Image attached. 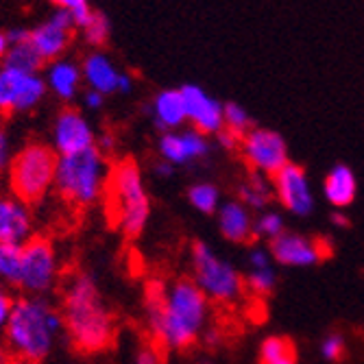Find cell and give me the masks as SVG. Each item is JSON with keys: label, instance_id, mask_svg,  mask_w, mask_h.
Here are the masks:
<instances>
[{"label": "cell", "instance_id": "cell-1", "mask_svg": "<svg viewBox=\"0 0 364 364\" xmlns=\"http://www.w3.org/2000/svg\"><path fill=\"white\" fill-rule=\"evenodd\" d=\"M144 312L155 345L164 349H188L208 325L210 299L188 277L171 286L151 282L146 286Z\"/></svg>", "mask_w": 364, "mask_h": 364}, {"label": "cell", "instance_id": "cell-2", "mask_svg": "<svg viewBox=\"0 0 364 364\" xmlns=\"http://www.w3.org/2000/svg\"><path fill=\"white\" fill-rule=\"evenodd\" d=\"M63 332L81 353H98L112 347L116 338V321L107 308L94 277L75 273L63 286L61 301Z\"/></svg>", "mask_w": 364, "mask_h": 364}, {"label": "cell", "instance_id": "cell-3", "mask_svg": "<svg viewBox=\"0 0 364 364\" xmlns=\"http://www.w3.org/2000/svg\"><path fill=\"white\" fill-rule=\"evenodd\" d=\"M3 332L9 355L40 364L53 353L57 338L63 332L61 310H57L46 296L26 294L14 304Z\"/></svg>", "mask_w": 364, "mask_h": 364}, {"label": "cell", "instance_id": "cell-4", "mask_svg": "<svg viewBox=\"0 0 364 364\" xmlns=\"http://www.w3.org/2000/svg\"><path fill=\"white\" fill-rule=\"evenodd\" d=\"M109 173L112 166L105 153L96 146L73 155H57L53 188L65 203L75 208H92L105 196Z\"/></svg>", "mask_w": 364, "mask_h": 364}, {"label": "cell", "instance_id": "cell-5", "mask_svg": "<svg viewBox=\"0 0 364 364\" xmlns=\"http://www.w3.org/2000/svg\"><path fill=\"white\" fill-rule=\"evenodd\" d=\"M105 196L114 225L127 238H138L151 218V196L134 159H122L112 166Z\"/></svg>", "mask_w": 364, "mask_h": 364}, {"label": "cell", "instance_id": "cell-6", "mask_svg": "<svg viewBox=\"0 0 364 364\" xmlns=\"http://www.w3.org/2000/svg\"><path fill=\"white\" fill-rule=\"evenodd\" d=\"M57 153L44 142H28L11 155L7 166L9 192L20 201L36 205L55 186Z\"/></svg>", "mask_w": 364, "mask_h": 364}, {"label": "cell", "instance_id": "cell-7", "mask_svg": "<svg viewBox=\"0 0 364 364\" xmlns=\"http://www.w3.org/2000/svg\"><path fill=\"white\" fill-rule=\"evenodd\" d=\"M192 282L216 304L236 301L245 290V275L201 240L192 245Z\"/></svg>", "mask_w": 364, "mask_h": 364}, {"label": "cell", "instance_id": "cell-8", "mask_svg": "<svg viewBox=\"0 0 364 364\" xmlns=\"http://www.w3.org/2000/svg\"><path fill=\"white\" fill-rule=\"evenodd\" d=\"M59 279V255L50 240L33 236L22 245L20 290L31 296H44Z\"/></svg>", "mask_w": 364, "mask_h": 364}, {"label": "cell", "instance_id": "cell-9", "mask_svg": "<svg viewBox=\"0 0 364 364\" xmlns=\"http://www.w3.org/2000/svg\"><path fill=\"white\" fill-rule=\"evenodd\" d=\"M48 94L42 73H24L0 63V116L28 114Z\"/></svg>", "mask_w": 364, "mask_h": 364}, {"label": "cell", "instance_id": "cell-10", "mask_svg": "<svg viewBox=\"0 0 364 364\" xmlns=\"http://www.w3.org/2000/svg\"><path fill=\"white\" fill-rule=\"evenodd\" d=\"M240 153L242 159L247 161V166L255 173L271 179L275 173H279L288 159V146L284 138L273 129H262L253 127L249 134L240 140Z\"/></svg>", "mask_w": 364, "mask_h": 364}, {"label": "cell", "instance_id": "cell-11", "mask_svg": "<svg viewBox=\"0 0 364 364\" xmlns=\"http://www.w3.org/2000/svg\"><path fill=\"white\" fill-rule=\"evenodd\" d=\"M269 253L279 267L306 269L327 259L332 249H329L325 238H312L296 234V231H282L277 238L269 240Z\"/></svg>", "mask_w": 364, "mask_h": 364}, {"label": "cell", "instance_id": "cell-12", "mask_svg": "<svg viewBox=\"0 0 364 364\" xmlns=\"http://www.w3.org/2000/svg\"><path fill=\"white\" fill-rule=\"evenodd\" d=\"M75 31L77 28L73 24L70 11L57 9L50 18L28 28V44L33 46V50L40 55V59L46 65L55 59H61L63 53L70 48Z\"/></svg>", "mask_w": 364, "mask_h": 364}, {"label": "cell", "instance_id": "cell-13", "mask_svg": "<svg viewBox=\"0 0 364 364\" xmlns=\"http://www.w3.org/2000/svg\"><path fill=\"white\" fill-rule=\"evenodd\" d=\"M273 194L279 205L294 216H310L314 210V194L310 188V179L304 166L299 164H286V166L271 177Z\"/></svg>", "mask_w": 364, "mask_h": 364}, {"label": "cell", "instance_id": "cell-14", "mask_svg": "<svg viewBox=\"0 0 364 364\" xmlns=\"http://www.w3.org/2000/svg\"><path fill=\"white\" fill-rule=\"evenodd\" d=\"M96 146V134L83 112L65 107L53 124V151L57 155H73Z\"/></svg>", "mask_w": 364, "mask_h": 364}, {"label": "cell", "instance_id": "cell-15", "mask_svg": "<svg viewBox=\"0 0 364 364\" xmlns=\"http://www.w3.org/2000/svg\"><path fill=\"white\" fill-rule=\"evenodd\" d=\"M181 90L183 105H186V116L188 122H192V129L198 134L208 136H218L225 129L223 122V103L216 101L214 96H210L201 85L186 83Z\"/></svg>", "mask_w": 364, "mask_h": 364}, {"label": "cell", "instance_id": "cell-16", "mask_svg": "<svg viewBox=\"0 0 364 364\" xmlns=\"http://www.w3.org/2000/svg\"><path fill=\"white\" fill-rule=\"evenodd\" d=\"M157 151L159 159L168 161L171 166H188V164L208 157L210 142L203 134H198L194 129H177L161 134Z\"/></svg>", "mask_w": 364, "mask_h": 364}, {"label": "cell", "instance_id": "cell-17", "mask_svg": "<svg viewBox=\"0 0 364 364\" xmlns=\"http://www.w3.org/2000/svg\"><path fill=\"white\" fill-rule=\"evenodd\" d=\"M36 236L31 205L14 194H0V242L26 245Z\"/></svg>", "mask_w": 364, "mask_h": 364}, {"label": "cell", "instance_id": "cell-18", "mask_svg": "<svg viewBox=\"0 0 364 364\" xmlns=\"http://www.w3.org/2000/svg\"><path fill=\"white\" fill-rule=\"evenodd\" d=\"M44 81L55 98L63 103H73L83 87L81 63L68 57L55 59L44 65Z\"/></svg>", "mask_w": 364, "mask_h": 364}, {"label": "cell", "instance_id": "cell-19", "mask_svg": "<svg viewBox=\"0 0 364 364\" xmlns=\"http://www.w3.org/2000/svg\"><path fill=\"white\" fill-rule=\"evenodd\" d=\"M81 73H83V83L90 90L101 92L103 96L118 94V81H120V70L118 65L112 61V57L103 50H92L83 57L81 61Z\"/></svg>", "mask_w": 364, "mask_h": 364}, {"label": "cell", "instance_id": "cell-20", "mask_svg": "<svg viewBox=\"0 0 364 364\" xmlns=\"http://www.w3.org/2000/svg\"><path fill=\"white\" fill-rule=\"evenodd\" d=\"M218 231L220 236L231 245H249L255 240L253 234V216L251 210L245 208L240 201H227L220 203L218 212Z\"/></svg>", "mask_w": 364, "mask_h": 364}, {"label": "cell", "instance_id": "cell-21", "mask_svg": "<svg viewBox=\"0 0 364 364\" xmlns=\"http://www.w3.org/2000/svg\"><path fill=\"white\" fill-rule=\"evenodd\" d=\"M151 118H153L155 127H159L164 134L181 129L183 122H188L181 90L157 92L151 101Z\"/></svg>", "mask_w": 364, "mask_h": 364}, {"label": "cell", "instance_id": "cell-22", "mask_svg": "<svg viewBox=\"0 0 364 364\" xmlns=\"http://www.w3.org/2000/svg\"><path fill=\"white\" fill-rule=\"evenodd\" d=\"M323 194L327 198V203H332L338 210L349 208L355 201L358 179L347 164H336V166L329 168L323 181Z\"/></svg>", "mask_w": 364, "mask_h": 364}, {"label": "cell", "instance_id": "cell-23", "mask_svg": "<svg viewBox=\"0 0 364 364\" xmlns=\"http://www.w3.org/2000/svg\"><path fill=\"white\" fill-rule=\"evenodd\" d=\"M299 353L288 336H267L257 349V364H296Z\"/></svg>", "mask_w": 364, "mask_h": 364}, {"label": "cell", "instance_id": "cell-24", "mask_svg": "<svg viewBox=\"0 0 364 364\" xmlns=\"http://www.w3.org/2000/svg\"><path fill=\"white\" fill-rule=\"evenodd\" d=\"M238 196H240L238 201L245 208H249V210H264V208H269L271 201L275 198L271 179L262 177V175H255V173H251L249 179L240 186Z\"/></svg>", "mask_w": 364, "mask_h": 364}, {"label": "cell", "instance_id": "cell-25", "mask_svg": "<svg viewBox=\"0 0 364 364\" xmlns=\"http://www.w3.org/2000/svg\"><path fill=\"white\" fill-rule=\"evenodd\" d=\"M22 275V247L0 242V284L7 288H20Z\"/></svg>", "mask_w": 364, "mask_h": 364}, {"label": "cell", "instance_id": "cell-26", "mask_svg": "<svg viewBox=\"0 0 364 364\" xmlns=\"http://www.w3.org/2000/svg\"><path fill=\"white\" fill-rule=\"evenodd\" d=\"M188 201L196 212H201L205 216L216 214L220 208V190H218V186L210 183V181L192 183L188 188Z\"/></svg>", "mask_w": 364, "mask_h": 364}, {"label": "cell", "instance_id": "cell-27", "mask_svg": "<svg viewBox=\"0 0 364 364\" xmlns=\"http://www.w3.org/2000/svg\"><path fill=\"white\" fill-rule=\"evenodd\" d=\"M81 36H83L85 44H90L94 50H101L109 42V38H112V22H109V18L103 11L94 9L90 22L81 28Z\"/></svg>", "mask_w": 364, "mask_h": 364}, {"label": "cell", "instance_id": "cell-28", "mask_svg": "<svg viewBox=\"0 0 364 364\" xmlns=\"http://www.w3.org/2000/svg\"><path fill=\"white\" fill-rule=\"evenodd\" d=\"M3 63L5 65H11V68L24 70V73H40L44 68V61L40 59V55L36 50H33V46L28 44V40L26 42H20V44H14Z\"/></svg>", "mask_w": 364, "mask_h": 364}, {"label": "cell", "instance_id": "cell-29", "mask_svg": "<svg viewBox=\"0 0 364 364\" xmlns=\"http://www.w3.org/2000/svg\"><path fill=\"white\" fill-rule=\"evenodd\" d=\"M223 122H225V131H229V134H234L238 138H245V134H249L253 129V120L249 112L238 103H227L223 107Z\"/></svg>", "mask_w": 364, "mask_h": 364}, {"label": "cell", "instance_id": "cell-30", "mask_svg": "<svg viewBox=\"0 0 364 364\" xmlns=\"http://www.w3.org/2000/svg\"><path fill=\"white\" fill-rule=\"evenodd\" d=\"M277 286V275L273 267L267 269H249L245 275V288H249L255 296H269Z\"/></svg>", "mask_w": 364, "mask_h": 364}, {"label": "cell", "instance_id": "cell-31", "mask_svg": "<svg viewBox=\"0 0 364 364\" xmlns=\"http://www.w3.org/2000/svg\"><path fill=\"white\" fill-rule=\"evenodd\" d=\"M282 231H286V225H284V216L279 212H262L257 218H253V234H255V240L257 238H264V240H273L277 238Z\"/></svg>", "mask_w": 364, "mask_h": 364}, {"label": "cell", "instance_id": "cell-32", "mask_svg": "<svg viewBox=\"0 0 364 364\" xmlns=\"http://www.w3.org/2000/svg\"><path fill=\"white\" fill-rule=\"evenodd\" d=\"M345 351H347V343H345V336L338 332H329L321 341V355L327 362H341L345 358Z\"/></svg>", "mask_w": 364, "mask_h": 364}, {"label": "cell", "instance_id": "cell-33", "mask_svg": "<svg viewBox=\"0 0 364 364\" xmlns=\"http://www.w3.org/2000/svg\"><path fill=\"white\" fill-rule=\"evenodd\" d=\"M134 364H164V355H161V347L155 343L142 345L136 351Z\"/></svg>", "mask_w": 364, "mask_h": 364}, {"label": "cell", "instance_id": "cell-34", "mask_svg": "<svg viewBox=\"0 0 364 364\" xmlns=\"http://www.w3.org/2000/svg\"><path fill=\"white\" fill-rule=\"evenodd\" d=\"M14 304H16V299L11 296L9 288L0 284V329H5L7 318H9L11 310H14Z\"/></svg>", "mask_w": 364, "mask_h": 364}, {"label": "cell", "instance_id": "cell-35", "mask_svg": "<svg viewBox=\"0 0 364 364\" xmlns=\"http://www.w3.org/2000/svg\"><path fill=\"white\" fill-rule=\"evenodd\" d=\"M249 267L251 269H267V267H271V253H269V249L253 247L249 251Z\"/></svg>", "mask_w": 364, "mask_h": 364}, {"label": "cell", "instance_id": "cell-36", "mask_svg": "<svg viewBox=\"0 0 364 364\" xmlns=\"http://www.w3.org/2000/svg\"><path fill=\"white\" fill-rule=\"evenodd\" d=\"M9 159H11V146H9V136L7 131L0 127V173L7 171L9 166Z\"/></svg>", "mask_w": 364, "mask_h": 364}, {"label": "cell", "instance_id": "cell-37", "mask_svg": "<svg viewBox=\"0 0 364 364\" xmlns=\"http://www.w3.org/2000/svg\"><path fill=\"white\" fill-rule=\"evenodd\" d=\"M92 14H94V7H92V5H83V7L73 9V11H70V16H73V24H75V28H77V31H81V28L90 22Z\"/></svg>", "mask_w": 364, "mask_h": 364}, {"label": "cell", "instance_id": "cell-38", "mask_svg": "<svg viewBox=\"0 0 364 364\" xmlns=\"http://www.w3.org/2000/svg\"><path fill=\"white\" fill-rule=\"evenodd\" d=\"M105 98L107 96H103L101 92H96V90H90V87L83 92V103H85L87 109H101L105 105Z\"/></svg>", "mask_w": 364, "mask_h": 364}, {"label": "cell", "instance_id": "cell-39", "mask_svg": "<svg viewBox=\"0 0 364 364\" xmlns=\"http://www.w3.org/2000/svg\"><path fill=\"white\" fill-rule=\"evenodd\" d=\"M218 138V144L223 146V149H229V151H236V149H240V140L242 138H238V136H234V134H229V131H220V134L216 136Z\"/></svg>", "mask_w": 364, "mask_h": 364}, {"label": "cell", "instance_id": "cell-40", "mask_svg": "<svg viewBox=\"0 0 364 364\" xmlns=\"http://www.w3.org/2000/svg\"><path fill=\"white\" fill-rule=\"evenodd\" d=\"M48 3H50L55 9H61V11H73V9H77V7L90 5V0H48Z\"/></svg>", "mask_w": 364, "mask_h": 364}, {"label": "cell", "instance_id": "cell-41", "mask_svg": "<svg viewBox=\"0 0 364 364\" xmlns=\"http://www.w3.org/2000/svg\"><path fill=\"white\" fill-rule=\"evenodd\" d=\"M11 50V40H9V33L7 31H0V63L5 61V57Z\"/></svg>", "mask_w": 364, "mask_h": 364}, {"label": "cell", "instance_id": "cell-42", "mask_svg": "<svg viewBox=\"0 0 364 364\" xmlns=\"http://www.w3.org/2000/svg\"><path fill=\"white\" fill-rule=\"evenodd\" d=\"M131 90H134V79H131L129 73H122L118 81V94H129Z\"/></svg>", "mask_w": 364, "mask_h": 364}, {"label": "cell", "instance_id": "cell-43", "mask_svg": "<svg viewBox=\"0 0 364 364\" xmlns=\"http://www.w3.org/2000/svg\"><path fill=\"white\" fill-rule=\"evenodd\" d=\"M173 171H175V166H171L168 161H164V159H159L157 164H155V173L159 175V177H168V175H173Z\"/></svg>", "mask_w": 364, "mask_h": 364}, {"label": "cell", "instance_id": "cell-44", "mask_svg": "<svg viewBox=\"0 0 364 364\" xmlns=\"http://www.w3.org/2000/svg\"><path fill=\"white\" fill-rule=\"evenodd\" d=\"M332 223H334L336 227H349V225H351L349 216H345L343 212H334V214H332Z\"/></svg>", "mask_w": 364, "mask_h": 364}, {"label": "cell", "instance_id": "cell-45", "mask_svg": "<svg viewBox=\"0 0 364 364\" xmlns=\"http://www.w3.org/2000/svg\"><path fill=\"white\" fill-rule=\"evenodd\" d=\"M9 360H11V355H9L7 347L0 345V364H9Z\"/></svg>", "mask_w": 364, "mask_h": 364}, {"label": "cell", "instance_id": "cell-46", "mask_svg": "<svg viewBox=\"0 0 364 364\" xmlns=\"http://www.w3.org/2000/svg\"><path fill=\"white\" fill-rule=\"evenodd\" d=\"M9 364H31V362H26V360H18V358H11V360H9Z\"/></svg>", "mask_w": 364, "mask_h": 364}]
</instances>
